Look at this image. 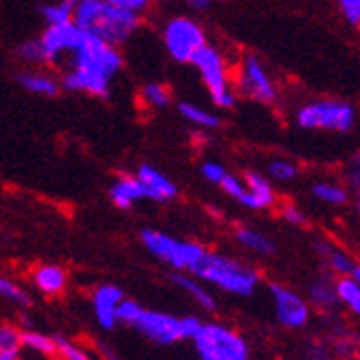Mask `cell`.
Instances as JSON below:
<instances>
[{"mask_svg":"<svg viewBox=\"0 0 360 360\" xmlns=\"http://www.w3.org/2000/svg\"><path fill=\"white\" fill-rule=\"evenodd\" d=\"M15 79L29 95L53 99V97H58L62 93L60 79L56 75H51L49 70H44V66H29V68L20 70V73L15 75Z\"/></svg>","mask_w":360,"mask_h":360,"instance_id":"cell-16","label":"cell"},{"mask_svg":"<svg viewBox=\"0 0 360 360\" xmlns=\"http://www.w3.org/2000/svg\"><path fill=\"white\" fill-rule=\"evenodd\" d=\"M270 295H273V303H275V314L277 321L288 330H301L310 323L312 316V308L305 297H301L297 290L281 283H273L270 285Z\"/></svg>","mask_w":360,"mask_h":360,"instance_id":"cell-12","label":"cell"},{"mask_svg":"<svg viewBox=\"0 0 360 360\" xmlns=\"http://www.w3.org/2000/svg\"><path fill=\"white\" fill-rule=\"evenodd\" d=\"M123 64L125 60L119 46L108 44L97 35L84 31L77 49L68 56V68L60 79L62 90L108 99L112 82L123 70Z\"/></svg>","mask_w":360,"mask_h":360,"instance_id":"cell-1","label":"cell"},{"mask_svg":"<svg viewBox=\"0 0 360 360\" xmlns=\"http://www.w3.org/2000/svg\"><path fill=\"white\" fill-rule=\"evenodd\" d=\"M108 195H110V202L117 209L130 211L136 202L146 200V189H143L136 176H119L108 189Z\"/></svg>","mask_w":360,"mask_h":360,"instance_id":"cell-18","label":"cell"},{"mask_svg":"<svg viewBox=\"0 0 360 360\" xmlns=\"http://www.w3.org/2000/svg\"><path fill=\"white\" fill-rule=\"evenodd\" d=\"M123 297L125 295H123L121 288L112 285V283H103L93 292V312H95V319H97L101 330L112 332L119 326L117 308H119V303L123 301Z\"/></svg>","mask_w":360,"mask_h":360,"instance_id":"cell-15","label":"cell"},{"mask_svg":"<svg viewBox=\"0 0 360 360\" xmlns=\"http://www.w3.org/2000/svg\"><path fill=\"white\" fill-rule=\"evenodd\" d=\"M77 0H53V3H44L38 7L44 25H64L73 22V11H75Z\"/></svg>","mask_w":360,"mask_h":360,"instance_id":"cell-26","label":"cell"},{"mask_svg":"<svg viewBox=\"0 0 360 360\" xmlns=\"http://www.w3.org/2000/svg\"><path fill=\"white\" fill-rule=\"evenodd\" d=\"M347 180H349V185H354V187H358V158H354V167L347 172Z\"/></svg>","mask_w":360,"mask_h":360,"instance_id":"cell-40","label":"cell"},{"mask_svg":"<svg viewBox=\"0 0 360 360\" xmlns=\"http://www.w3.org/2000/svg\"><path fill=\"white\" fill-rule=\"evenodd\" d=\"M236 240L242 248L250 250V253H255V255H273L277 250L275 242L270 240L266 233H262L253 226H240L236 231Z\"/></svg>","mask_w":360,"mask_h":360,"instance_id":"cell-22","label":"cell"},{"mask_svg":"<svg viewBox=\"0 0 360 360\" xmlns=\"http://www.w3.org/2000/svg\"><path fill=\"white\" fill-rule=\"evenodd\" d=\"M178 115L183 117L189 125H195L198 130H218L222 128V117L209 110V108H202L193 101H180L178 103Z\"/></svg>","mask_w":360,"mask_h":360,"instance_id":"cell-21","label":"cell"},{"mask_svg":"<svg viewBox=\"0 0 360 360\" xmlns=\"http://www.w3.org/2000/svg\"><path fill=\"white\" fill-rule=\"evenodd\" d=\"M139 183L146 189V200H154V202H172L178 198V187L174 185V180L163 174L160 169H156L150 163L139 165L136 174Z\"/></svg>","mask_w":360,"mask_h":360,"instance_id":"cell-14","label":"cell"},{"mask_svg":"<svg viewBox=\"0 0 360 360\" xmlns=\"http://www.w3.org/2000/svg\"><path fill=\"white\" fill-rule=\"evenodd\" d=\"M108 3L115 5V7H121V9H128V11H134V13L143 15L150 9L152 0H108Z\"/></svg>","mask_w":360,"mask_h":360,"instance_id":"cell-38","label":"cell"},{"mask_svg":"<svg viewBox=\"0 0 360 360\" xmlns=\"http://www.w3.org/2000/svg\"><path fill=\"white\" fill-rule=\"evenodd\" d=\"M73 22L82 31L97 35L99 40L121 46L141 29L143 15L115 7L108 0H77Z\"/></svg>","mask_w":360,"mask_h":360,"instance_id":"cell-2","label":"cell"},{"mask_svg":"<svg viewBox=\"0 0 360 360\" xmlns=\"http://www.w3.org/2000/svg\"><path fill=\"white\" fill-rule=\"evenodd\" d=\"M141 99L152 110H165L172 105V90L160 82H148L141 88Z\"/></svg>","mask_w":360,"mask_h":360,"instance_id":"cell-29","label":"cell"},{"mask_svg":"<svg viewBox=\"0 0 360 360\" xmlns=\"http://www.w3.org/2000/svg\"><path fill=\"white\" fill-rule=\"evenodd\" d=\"M172 281L183 290L191 301H195V305H200L202 310H207V312H213L215 308H218V301H215V297H213V292H209V288L198 279V277H193V275H189V273H176L172 275Z\"/></svg>","mask_w":360,"mask_h":360,"instance_id":"cell-20","label":"cell"},{"mask_svg":"<svg viewBox=\"0 0 360 360\" xmlns=\"http://www.w3.org/2000/svg\"><path fill=\"white\" fill-rule=\"evenodd\" d=\"M310 308H319L323 312H330L336 308V292H334V281L326 279V277H319L310 283Z\"/></svg>","mask_w":360,"mask_h":360,"instance_id":"cell-25","label":"cell"},{"mask_svg":"<svg viewBox=\"0 0 360 360\" xmlns=\"http://www.w3.org/2000/svg\"><path fill=\"white\" fill-rule=\"evenodd\" d=\"M301 174V167L295 163L292 158H285V156H275L268 160L266 165V178L270 183H279V185H288V183H295Z\"/></svg>","mask_w":360,"mask_h":360,"instance_id":"cell-24","label":"cell"},{"mask_svg":"<svg viewBox=\"0 0 360 360\" xmlns=\"http://www.w3.org/2000/svg\"><path fill=\"white\" fill-rule=\"evenodd\" d=\"M33 285L46 297H56L62 295L68 285V275L66 270L58 264H40L38 268L33 270Z\"/></svg>","mask_w":360,"mask_h":360,"instance_id":"cell-19","label":"cell"},{"mask_svg":"<svg viewBox=\"0 0 360 360\" xmlns=\"http://www.w3.org/2000/svg\"><path fill=\"white\" fill-rule=\"evenodd\" d=\"M139 238H141L143 248H146L152 257L167 264L169 268L178 270V273H189L207 250L202 244L178 240L158 229H141Z\"/></svg>","mask_w":360,"mask_h":360,"instance_id":"cell-7","label":"cell"},{"mask_svg":"<svg viewBox=\"0 0 360 360\" xmlns=\"http://www.w3.org/2000/svg\"><path fill=\"white\" fill-rule=\"evenodd\" d=\"M220 3H236V0H220Z\"/></svg>","mask_w":360,"mask_h":360,"instance_id":"cell-41","label":"cell"},{"mask_svg":"<svg viewBox=\"0 0 360 360\" xmlns=\"http://www.w3.org/2000/svg\"><path fill=\"white\" fill-rule=\"evenodd\" d=\"M233 79V90L238 95L253 99L264 105H275L279 101V86L270 75L268 66L253 53L242 56L240 64L236 66V75H231Z\"/></svg>","mask_w":360,"mask_h":360,"instance_id":"cell-9","label":"cell"},{"mask_svg":"<svg viewBox=\"0 0 360 360\" xmlns=\"http://www.w3.org/2000/svg\"><path fill=\"white\" fill-rule=\"evenodd\" d=\"M163 44L174 62L189 64L195 51H200L207 44V33L193 18L176 15L169 18L163 27Z\"/></svg>","mask_w":360,"mask_h":360,"instance_id":"cell-10","label":"cell"},{"mask_svg":"<svg viewBox=\"0 0 360 360\" xmlns=\"http://www.w3.org/2000/svg\"><path fill=\"white\" fill-rule=\"evenodd\" d=\"M218 187H220L229 198H233L236 202L242 200V195H244V191H246L242 176L233 174V172H226V174H224V178L220 180V185H218Z\"/></svg>","mask_w":360,"mask_h":360,"instance_id":"cell-33","label":"cell"},{"mask_svg":"<svg viewBox=\"0 0 360 360\" xmlns=\"http://www.w3.org/2000/svg\"><path fill=\"white\" fill-rule=\"evenodd\" d=\"M189 275L233 297L255 295L262 281L259 273L253 266L222 253H211V250H205V255L189 270Z\"/></svg>","mask_w":360,"mask_h":360,"instance_id":"cell-3","label":"cell"},{"mask_svg":"<svg viewBox=\"0 0 360 360\" xmlns=\"http://www.w3.org/2000/svg\"><path fill=\"white\" fill-rule=\"evenodd\" d=\"M316 246V253L323 257V262L328 264V268L332 270L334 275L338 277H354L360 281V268H358V262L343 250L340 246L328 242V240H316L314 242Z\"/></svg>","mask_w":360,"mask_h":360,"instance_id":"cell-17","label":"cell"},{"mask_svg":"<svg viewBox=\"0 0 360 360\" xmlns=\"http://www.w3.org/2000/svg\"><path fill=\"white\" fill-rule=\"evenodd\" d=\"M244 180V195L240 205L250 209V211H264V209H273L277 205V191L273 183L259 172H246L242 176Z\"/></svg>","mask_w":360,"mask_h":360,"instance_id":"cell-13","label":"cell"},{"mask_svg":"<svg viewBox=\"0 0 360 360\" xmlns=\"http://www.w3.org/2000/svg\"><path fill=\"white\" fill-rule=\"evenodd\" d=\"M128 326L156 345H174L178 340H191L195 336V332L200 330L202 321L198 316H180L178 319L174 314L148 310L141 305Z\"/></svg>","mask_w":360,"mask_h":360,"instance_id":"cell-6","label":"cell"},{"mask_svg":"<svg viewBox=\"0 0 360 360\" xmlns=\"http://www.w3.org/2000/svg\"><path fill=\"white\" fill-rule=\"evenodd\" d=\"M22 354V330L3 323L0 326V360H18Z\"/></svg>","mask_w":360,"mask_h":360,"instance_id":"cell-27","label":"cell"},{"mask_svg":"<svg viewBox=\"0 0 360 360\" xmlns=\"http://www.w3.org/2000/svg\"><path fill=\"white\" fill-rule=\"evenodd\" d=\"M18 60L27 66H44V56H42L38 38L25 40L20 46H18Z\"/></svg>","mask_w":360,"mask_h":360,"instance_id":"cell-32","label":"cell"},{"mask_svg":"<svg viewBox=\"0 0 360 360\" xmlns=\"http://www.w3.org/2000/svg\"><path fill=\"white\" fill-rule=\"evenodd\" d=\"M334 292L338 303L347 305V310L360 314V281L354 277H338L334 281Z\"/></svg>","mask_w":360,"mask_h":360,"instance_id":"cell-28","label":"cell"},{"mask_svg":"<svg viewBox=\"0 0 360 360\" xmlns=\"http://www.w3.org/2000/svg\"><path fill=\"white\" fill-rule=\"evenodd\" d=\"M84 31L75 22H64V25H46L42 35L38 38L44 66H56L62 60H68V56L77 49Z\"/></svg>","mask_w":360,"mask_h":360,"instance_id":"cell-11","label":"cell"},{"mask_svg":"<svg viewBox=\"0 0 360 360\" xmlns=\"http://www.w3.org/2000/svg\"><path fill=\"white\" fill-rule=\"evenodd\" d=\"M338 11L349 27L360 25V0H338Z\"/></svg>","mask_w":360,"mask_h":360,"instance_id":"cell-36","label":"cell"},{"mask_svg":"<svg viewBox=\"0 0 360 360\" xmlns=\"http://www.w3.org/2000/svg\"><path fill=\"white\" fill-rule=\"evenodd\" d=\"M356 105L347 99L338 97H321L305 101L297 108L295 123L301 130H323V132H338L347 134L356 128Z\"/></svg>","mask_w":360,"mask_h":360,"instance_id":"cell-4","label":"cell"},{"mask_svg":"<svg viewBox=\"0 0 360 360\" xmlns=\"http://www.w3.org/2000/svg\"><path fill=\"white\" fill-rule=\"evenodd\" d=\"M0 299L18 305V308H29L31 305V297L25 288L18 285L13 279H9L5 275H0Z\"/></svg>","mask_w":360,"mask_h":360,"instance_id":"cell-31","label":"cell"},{"mask_svg":"<svg viewBox=\"0 0 360 360\" xmlns=\"http://www.w3.org/2000/svg\"><path fill=\"white\" fill-rule=\"evenodd\" d=\"M22 349H31L33 354H40L46 358H56L58 356V343L56 338H51L42 332L35 330H25L22 332Z\"/></svg>","mask_w":360,"mask_h":360,"instance_id":"cell-30","label":"cell"},{"mask_svg":"<svg viewBox=\"0 0 360 360\" xmlns=\"http://www.w3.org/2000/svg\"><path fill=\"white\" fill-rule=\"evenodd\" d=\"M193 347L200 360H248L250 352L246 340L226 326L220 323H205L195 332Z\"/></svg>","mask_w":360,"mask_h":360,"instance_id":"cell-8","label":"cell"},{"mask_svg":"<svg viewBox=\"0 0 360 360\" xmlns=\"http://www.w3.org/2000/svg\"><path fill=\"white\" fill-rule=\"evenodd\" d=\"M56 343H58V356L62 360H95L90 354H86L84 349H79L73 340H66V338H56Z\"/></svg>","mask_w":360,"mask_h":360,"instance_id":"cell-34","label":"cell"},{"mask_svg":"<svg viewBox=\"0 0 360 360\" xmlns=\"http://www.w3.org/2000/svg\"><path fill=\"white\" fill-rule=\"evenodd\" d=\"M226 172L229 169L222 163H218V160H205V163L200 165L202 178L207 180V183H211V185H220V180L224 178Z\"/></svg>","mask_w":360,"mask_h":360,"instance_id":"cell-35","label":"cell"},{"mask_svg":"<svg viewBox=\"0 0 360 360\" xmlns=\"http://www.w3.org/2000/svg\"><path fill=\"white\" fill-rule=\"evenodd\" d=\"M185 3L191 11H207V9H211L213 0H185Z\"/></svg>","mask_w":360,"mask_h":360,"instance_id":"cell-39","label":"cell"},{"mask_svg":"<svg viewBox=\"0 0 360 360\" xmlns=\"http://www.w3.org/2000/svg\"><path fill=\"white\" fill-rule=\"evenodd\" d=\"M281 218L288 222V224H292V226H303L305 222H308V218H305V213L297 207V205H283L281 207Z\"/></svg>","mask_w":360,"mask_h":360,"instance_id":"cell-37","label":"cell"},{"mask_svg":"<svg viewBox=\"0 0 360 360\" xmlns=\"http://www.w3.org/2000/svg\"><path fill=\"white\" fill-rule=\"evenodd\" d=\"M310 193L319 202L330 207H345L349 202V189L345 185L336 183V180H316L310 187Z\"/></svg>","mask_w":360,"mask_h":360,"instance_id":"cell-23","label":"cell"},{"mask_svg":"<svg viewBox=\"0 0 360 360\" xmlns=\"http://www.w3.org/2000/svg\"><path fill=\"white\" fill-rule=\"evenodd\" d=\"M189 64L198 70L200 82L205 84L207 93L218 110H233L238 105V93L233 90L231 68L220 49L207 42L200 51H195Z\"/></svg>","mask_w":360,"mask_h":360,"instance_id":"cell-5","label":"cell"}]
</instances>
